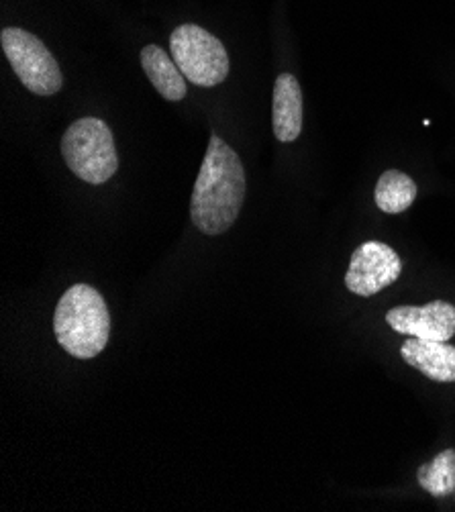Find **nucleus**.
Here are the masks:
<instances>
[{
    "label": "nucleus",
    "mask_w": 455,
    "mask_h": 512,
    "mask_svg": "<svg viewBox=\"0 0 455 512\" xmlns=\"http://www.w3.org/2000/svg\"><path fill=\"white\" fill-rule=\"evenodd\" d=\"M417 480L423 490L435 498H445L455 492V449L437 453L429 464L421 466Z\"/></svg>",
    "instance_id": "f8f14e48"
},
{
    "label": "nucleus",
    "mask_w": 455,
    "mask_h": 512,
    "mask_svg": "<svg viewBox=\"0 0 455 512\" xmlns=\"http://www.w3.org/2000/svg\"><path fill=\"white\" fill-rule=\"evenodd\" d=\"M141 66L149 82L170 102H178L186 96V76L180 72L174 58L160 45H147L141 49Z\"/></svg>",
    "instance_id": "9d476101"
},
{
    "label": "nucleus",
    "mask_w": 455,
    "mask_h": 512,
    "mask_svg": "<svg viewBox=\"0 0 455 512\" xmlns=\"http://www.w3.org/2000/svg\"><path fill=\"white\" fill-rule=\"evenodd\" d=\"M402 360L433 382H455V347L447 341L413 337L400 347Z\"/></svg>",
    "instance_id": "6e6552de"
},
{
    "label": "nucleus",
    "mask_w": 455,
    "mask_h": 512,
    "mask_svg": "<svg viewBox=\"0 0 455 512\" xmlns=\"http://www.w3.org/2000/svg\"><path fill=\"white\" fill-rule=\"evenodd\" d=\"M453 498H455V492H453Z\"/></svg>",
    "instance_id": "ddd939ff"
},
{
    "label": "nucleus",
    "mask_w": 455,
    "mask_h": 512,
    "mask_svg": "<svg viewBox=\"0 0 455 512\" xmlns=\"http://www.w3.org/2000/svg\"><path fill=\"white\" fill-rule=\"evenodd\" d=\"M417 182L400 170H388L376 184V204L386 215H400L407 211L417 198Z\"/></svg>",
    "instance_id": "9b49d317"
},
{
    "label": "nucleus",
    "mask_w": 455,
    "mask_h": 512,
    "mask_svg": "<svg viewBox=\"0 0 455 512\" xmlns=\"http://www.w3.org/2000/svg\"><path fill=\"white\" fill-rule=\"evenodd\" d=\"M62 156L82 182L105 184L119 170V156L111 127L96 117L74 121L62 137Z\"/></svg>",
    "instance_id": "7ed1b4c3"
},
{
    "label": "nucleus",
    "mask_w": 455,
    "mask_h": 512,
    "mask_svg": "<svg viewBox=\"0 0 455 512\" xmlns=\"http://www.w3.org/2000/svg\"><path fill=\"white\" fill-rule=\"evenodd\" d=\"M386 323L402 335L449 341L455 335V306L445 300L425 306H394L386 313Z\"/></svg>",
    "instance_id": "0eeeda50"
},
{
    "label": "nucleus",
    "mask_w": 455,
    "mask_h": 512,
    "mask_svg": "<svg viewBox=\"0 0 455 512\" xmlns=\"http://www.w3.org/2000/svg\"><path fill=\"white\" fill-rule=\"evenodd\" d=\"M272 129L282 143H292L302 133V90L288 72L280 74L274 84Z\"/></svg>",
    "instance_id": "1a4fd4ad"
},
{
    "label": "nucleus",
    "mask_w": 455,
    "mask_h": 512,
    "mask_svg": "<svg viewBox=\"0 0 455 512\" xmlns=\"http://www.w3.org/2000/svg\"><path fill=\"white\" fill-rule=\"evenodd\" d=\"M54 331L58 343L78 360L96 357L111 337V313L105 298L88 284L72 286L56 306Z\"/></svg>",
    "instance_id": "f03ea898"
},
{
    "label": "nucleus",
    "mask_w": 455,
    "mask_h": 512,
    "mask_svg": "<svg viewBox=\"0 0 455 512\" xmlns=\"http://www.w3.org/2000/svg\"><path fill=\"white\" fill-rule=\"evenodd\" d=\"M170 51L180 72L196 86L213 88L229 74L225 45L198 25L186 23L176 27L170 37Z\"/></svg>",
    "instance_id": "20e7f679"
},
{
    "label": "nucleus",
    "mask_w": 455,
    "mask_h": 512,
    "mask_svg": "<svg viewBox=\"0 0 455 512\" xmlns=\"http://www.w3.org/2000/svg\"><path fill=\"white\" fill-rule=\"evenodd\" d=\"M0 43L13 72L29 92L39 96L60 92L64 84L62 68L39 37L19 27H7L0 35Z\"/></svg>",
    "instance_id": "39448f33"
},
{
    "label": "nucleus",
    "mask_w": 455,
    "mask_h": 512,
    "mask_svg": "<svg viewBox=\"0 0 455 512\" xmlns=\"http://www.w3.org/2000/svg\"><path fill=\"white\" fill-rule=\"evenodd\" d=\"M245 198L241 160L219 135H213L202 160L192 198V223L205 235H221L237 221Z\"/></svg>",
    "instance_id": "f257e3e1"
},
{
    "label": "nucleus",
    "mask_w": 455,
    "mask_h": 512,
    "mask_svg": "<svg viewBox=\"0 0 455 512\" xmlns=\"http://www.w3.org/2000/svg\"><path fill=\"white\" fill-rule=\"evenodd\" d=\"M402 272L398 253L380 241H368L351 255L345 286L356 296H374L394 284Z\"/></svg>",
    "instance_id": "423d86ee"
}]
</instances>
